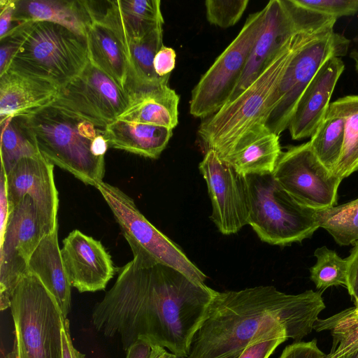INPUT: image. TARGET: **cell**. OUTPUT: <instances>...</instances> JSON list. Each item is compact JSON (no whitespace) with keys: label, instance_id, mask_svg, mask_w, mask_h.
I'll return each mask as SVG.
<instances>
[{"label":"cell","instance_id":"cell-32","mask_svg":"<svg viewBox=\"0 0 358 358\" xmlns=\"http://www.w3.org/2000/svg\"><path fill=\"white\" fill-rule=\"evenodd\" d=\"M317 262L310 268V279L321 292L332 286L348 283V259H342L334 250L326 246L317 248L314 252Z\"/></svg>","mask_w":358,"mask_h":358},{"label":"cell","instance_id":"cell-18","mask_svg":"<svg viewBox=\"0 0 358 358\" xmlns=\"http://www.w3.org/2000/svg\"><path fill=\"white\" fill-rule=\"evenodd\" d=\"M104 3L101 10L93 1L94 11L116 33L127 57L131 40L141 38L164 24L159 0H112Z\"/></svg>","mask_w":358,"mask_h":358},{"label":"cell","instance_id":"cell-14","mask_svg":"<svg viewBox=\"0 0 358 358\" xmlns=\"http://www.w3.org/2000/svg\"><path fill=\"white\" fill-rule=\"evenodd\" d=\"M199 169L206 180L212 203L210 219L224 235L239 231L248 224L249 197L245 176L207 149Z\"/></svg>","mask_w":358,"mask_h":358},{"label":"cell","instance_id":"cell-13","mask_svg":"<svg viewBox=\"0 0 358 358\" xmlns=\"http://www.w3.org/2000/svg\"><path fill=\"white\" fill-rule=\"evenodd\" d=\"M44 236L33 201L26 196L10 213L0 241V309L10 308L13 293L27 272L33 252Z\"/></svg>","mask_w":358,"mask_h":358},{"label":"cell","instance_id":"cell-33","mask_svg":"<svg viewBox=\"0 0 358 358\" xmlns=\"http://www.w3.org/2000/svg\"><path fill=\"white\" fill-rule=\"evenodd\" d=\"M248 3V0H207L205 1L207 20L221 28L234 26L241 18Z\"/></svg>","mask_w":358,"mask_h":358},{"label":"cell","instance_id":"cell-11","mask_svg":"<svg viewBox=\"0 0 358 358\" xmlns=\"http://www.w3.org/2000/svg\"><path fill=\"white\" fill-rule=\"evenodd\" d=\"M128 103L127 92L89 59L83 71L59 90L50 105L104 129Z\"/></svg>","mask_w":358,"mask_h":358},{"label":"cell","instance_id":"cell-41","mask_svg":"<svg viewBox=\"0 0 358 358\" xmlns=\"http://www.w3.org/2000/svg\"><path fill=\"white\" fill-rule=\"evenodd\" d=\"M13 13L14 0L0 1V38L20 24L13 22Z\"/></svg>","mask_w":358,"mask_h":358},{"label":"cell","instance_id":"cell-16","mask_svg":"<svg viewBox=\"0 0 358 358\" xmlns=\"http://www.w3.org/2000/svg\"><path fill=\"white\" fill-rule=\"evenodd\" d=\"M61 254L70 283L80 292L103 290L115 275L111 257L102 243L78 229L64 239Z\"/></svg>","mask_w":358,"mask_h":358},{"label":"cell","instance_id":"cell-34","mask_svg":"<svg viewBox=\"0 0 358 358\" xmlns=\"http://www.w3.org/2000/svg\"><path fill=\"white\" fill-rule=\"evenodd\" d=\"M301 6L338 19L358 13V0H296Z\"/></svg>","mask_w":358,"mask_h":358},{"label":"cell","instance_id":"cell-15","mask_svg":"<svg viewBox=\"0 0 358 358\" xmlns=\"http://www.w3.org/2000/svg\"><path fill=\"white\" fill-rule=\"evenodd\" d=\"M53 170L54 164L40 153L22 159L6 175L10 213L28 196L44 236L57 229L59 199Z\"/></svg>","mask_w":358,"mask_h":358},{"label":"cell","instance_id":"cell-4","mask_svg":"<svg viewBox=\"0 0 358 358\" xmlns=\"http://www.w3.org/2000/svg\"><path fill=\"white\" fill-rule=\"evenodd\" d=\"M27 117L44 157L86 185L103 181L104 158L93 154L92 144L103 131L52 105Z\"/></svg>","mask_w":358,"mask_h":358},{"label":"cell","instance_id":"cell-3","mask_svg":"<svg viewBox=\"0 0 358 358\" xmlns=\"http://www.w3.org/2000/svg\"><path fill=\"white\" fill-rule=\"evenodd\" d=\"M301 32L291 36L259 76L237 96L204 119L198 134L207 149L224 159L252 129L266 124L271 100L298 43Z\"/></svg>","mask_w":358,"mask_h":358},{"label":"cell","instance_id":"cell-29","mask_svg":"<svg viewBox=\"0 0 358 358\" xmlns=\"http://www.w3.org/2000/svg\"><path fill=\"white\" fill-rule=\"evenodd\" d=\"M317 332L329 331L333 337L330 352L324 358H338L358 348V309L342 310L325 319H318L313 326Z\"/></svg>","mask_w":358,"mask_h":358},{"label":"cell","instance_id":"cell-30","mask_svg":"<svg viewBox=\"0 0 358 358\" xmlns=\"http://www.w3.org/2000/svg\"><path fill=\"white\" fill-rule=\"evenodd\" d=\"M345 120L327 112L309 141L319 160L335 173L344 142Z\"/></svg>","mask_w":358,"mask_h":358},{"label":"cell","instance_id":"cell-39","mask_svg":"<svg viewBox=\"0 0 358 358\" xmlns=\"http://www.w3.org/2000/svg\"><path fill=\"white\" fill-rule=\"evenodd\" d=\"M348 261V283L346 288L349 294L356 299L358 297V241L347 257Z\"/></svg>","mask_w":358,"mask_h":358},{"label":"cell","instance_id":"cell-43","mask_svg":"<svg viewBox=\"0 0 358 358\" xmlns=\"http://www.w3.org/2000/svg\"><path fill=\"white\" fill-rule=\"evenodd\" d=\"M62 358H85V355L78 351L73 345L71 338L69 320H66L62 329Z\"/></svg>","mask_w":358,"mask_h":358},{"label":"cell","instance_id":"cell-19","mask_svg":"<svg viewBox=\"0 0 358 358\" xmlns=\"http://www.w3.org/2000/svg\"><path fill=\"white\" fill-rule=\"evenodd\" d=\"M59 88L47 81L10 70L0 76V124L28 116L52 103Z\"/></svg>","mask_w":358,"mask_h":358},{"label":"cell","instance_id":"cell-10","mask_svg":"<svg viewBox=\"0 0 358 358\" xmlns=\"http://www.w3.org/2000/svg\"><path fill=\"white\" fill-rule=\"evenodd\" d=\"M265 15V7L250 15L238 34L201 76L191 94L189 113L192 116L206 119L229 100L262 29Z\"/></svg>","mask_w":358,"mask_h":358},{"label":"cell","instance_id":"cell-45","mask_svg":"<svg viewBox=\"0 0 358 358\" xmlns=\"http://www.w3.org/2000/svg\"><path fill=\"white\" fill-rule=\"evenodd\" d=\"M354 41H355L357 45L350 52V57L355 61V70L358 73V38H355Z\"/></svg>","mask_w":358,"mask_h":358},{"label":"cell","instance_id":"cell-5","mask_svg":"<svg viewBox=\"0 0 358 358\" xmlns=\"http://www.w3.org/2000/svg\"><path fill=\"white\" fill-rule=\"evenodd\" d=\"M89 62L86 37L58 23L26 22L22 45L7 70L64 87Z\"/></svg>","mask_w":358,"mask_h":358},{"label":"cell","instance_id":"cell-6","mask_svg":"<svg viewBox=\"0 0 358 358\" xmlns=\"http://www.w3.org/2000/svg\"><path fill=\"white\" fill-rule=\"evenodd\" d=\"M10 308L15 338L13 350L6 358H62L66 319L36 275L27 271L22 276Z\"/></svg>","mask_w":358,"mask_h":358},{"label":"cell","instance_id":"cell-35","mask_svg":"<svg viewBox=\"0 0 358 358\" xmlns=\"http://www.w3.org/2000/svg\"><path fill=\"white\" fill-rule=\"evenodd\" d=\"M287 339L285 329H276L249 345L238 358H268Z\"/></svg>","mask_w":358,"mask_h":358},{"label":"cell","instance_id":"cell-2","mask_svg":"<svg viewBox=\"0 0 358 358\" xmlns=\"http://www.w3.org/2000/svg\"><path fill=\"white\" fill-rule=\"evenodd\" d=\"M326 306L322 292L289 294L273 286L214 290L185 358H238L258 338L278 329L295 342L313 330Z\"/></svg>","mask_w":358,"mask_h":358},{"label":"cell","instance_id":"cell-37","mask_svg":"<svg viewBox=\"0 0 358 358\" xmlns=\"http://www.w3.org/2000/svg\"><path fill=\"white\" fill-rule=\"evenodd\" d=\"M325 354L319 348L316 339L308 342H294L285 348L278 358H323Z\"/></svg>","mask_w":358,"mask_h":358},{"label":"cell","instance_id":"cell-25","mask_svg":"<svg viewBox=\"0 0 358 358\" xmlns=\"http://www.w3.org/2000/svg\"><path fill=\"white\" fill-rule=\"evenodd\" d=\"M110 148L157 159L168 145L173 129L150 124L116 120L103 129Z\"/></svg>","mask_w":358,"mask_h":358},{"label":"cell","instance_id":"cell-28","mask_svg":"<svg viewBox=\"0 0 358 358\" xmlns=\"http://www.w3.org/2000/svg\"><path fill=\"white\" fill-rule=\"evenodd\" d=\"M328 112L345 120L344 142L335 173L343 180L358 171V95H348L330 103Z\"/></svg>","mask_w":358,"mask_h":358},{"label":"cell","instance_id":"cell-23","mask_svg":"<svg viewBox=\"0 0 358 358\" xmlns=\"http://www.w3.org/2000/svg\"><path fill=\"white\" fill-rule=\"evenodd\" d=\"M27 271L41 281L56 300L64 318L68 319L72 286L64 266L57 229L42 238L30 257Z\"/></svg>","mask_w":358,"mask_h":358},{"label":"cell","instance_id":"cell-27","mask_svg":"<svg viewBox=\"0 0 358 358\" xmlns=\"http://www.w3.org/2000/svg\"><path fill=\"white\" fill-rule=\"evenodd\" d=\"M1 126V167L8 174L23 158L40 154L27 116L8 118Z\"/></svg>","mask_w":358,"mask_h":358},{"label":"cell","instance_id":"cell-22","mask_svg":"<svg viewBox=\"0 0 358 358\" xmlns=\"http://www.w3.org/2000/svg\"><path fill=\"white\" fill-rule=\"evenodd\" d=\"M282 153L279 136L266 124L244 136L223 159L243 176L271 174Z\"/></svg>","mask_w":358,"mask_h":358},{"label":"cell","instance_id":"cell-44","mask_svg":"<svg viewBox=\"0 0 358 358\" xmlns=\"http://www.w3.org/2000/svg\"><path fill=\"white\" fill-rule=\"evenodd\" d=\"M150 358H179L176 355L169 352L164 348L152 345V351Z\"/></svg>","mask_w":358,"mask_h":358},{"label":"cell","instance_id":"cell-8","mask_svg":"<svg viewBox=\"0 0 358 358\" xmlns=\"http://www.w3.org/2000/svg\"><path fill=\"white\" fill-rule=\"evenodd\" d=\"M350 41L333 27L301 32L271 103L266 127L280 135L288 129L296 106L321 66L333 57L345 56Z\"/></svg>","mask_w":358,"mask_h":358},{"label":"cell","instance_id":"cell-36","mask_svg":"<svg viewBox=\"0 0 358 358\" xmlns=\"http://www.w3.org/2000/svg\"><path fill=\"white\" fill-rule=\"evenodd\" d=\"M26 23H21L0 38V76L7 69L22 43Z\"/></svg>","mask_w":358,"mask_h":358},{"label":"cell","instance_id":"cell-7","mask_svg":"<svg viewBox=\"0 0 358 358\" xmlns=\"http://www.w3.org/2000/svg\"><path fill=\"white\" fill-rule=\"evenodd\" d=\"M248 197V224L261 241L288 245L310 238L318 229L316 210L294 199L271 174L245 176Z\"/></svg>","mask_w":358,"mask_h":358},{"label":"cell","instance_id":"cell-20","mask_svg":"<svg viewBox=\"0 0 358 358\" xmlns=\"http://www.w3.org/2000/svg\"><path fill=\"white\" fill-rule=\"evenodd\" d=\"M129 103L117 120L173 129L178 124L180 97L168 84L127 87Z\"/></svg>","mask_w":358,"mask_h":358},{"label":"cell","instance_id":"cell-17","mask_svg":"<svg viewBox=\"0 0 358 358\" xmlns=\"http://www.w3.org/2000/svg\"><path fill=\"white\" fill-rule=\"evenodd\" d=\"M345 65L341 57L329 59L301 94L291 118L289 131L293 140L311 137L324 119L336 85Z\"/></svg>","mask_w":358,"mask_h":358},{"label":"cell","instance_id":"cell-24","mask_svg":"<svg viewBox=\"0 0 358 358\" xmlns=\"http://www.w3.org/2000/svg\"><path fill=\"white\" fill-rule=\"evenodd\" d=\"M92 10V20L85 36L89 59L126 90L129 68L123 44L116 33L96 15L93 6Z\"/></svg>","mask_w":358,"mask_h":358},{"label":"cell","instance_id":"cell-21","mask_svg":"<svg viewBox=\"0 0 358 358\" xmlns=\"http://www.w3.org/2000/svg\"><path fill=\"white\" fill-rule=\"evenodd\" d=\"M93 10L87 0H14L13 22L48 21L86 36Z\"/></svg>","mask_w":358,"mask_h":358},{"label":"cell","instance_id":"cell-42","mask_svg":"<svg viewBox=\"0 0 358 358\" xmlns=\"http://www.w3.org/2000/svg\"><path fill=\"white\" fill-rule=\"evenodd\" d=\"M152 343L146 338H138L125 351V358H150Z\"/></svg>","mask_w":358,"mask_h":358},{"label":"cell","instance_id":"cell-26","mask_svg":"<svg viewBox=\"0 0 358 358\" xmlns=\"http://www.w3.org/2000/svg\"><path fill=\"white\" fill-rule=\"evenodd\" d=\"M163 45V25L130 41L128 50L129 81L127 87L168 84L170 76L159 77L153 65L155 57Z\"/></svg>","mask_w":358,"mask_h":358},{"label":"cell","instance_id":"cell-47","mask_svg":"<svg viewBox=\"0 0 358 358\" xmlns=\"http://www.w3.org/2000/svg\"><path fill=\"white\" fill-rule=\"evenodd\" d=\"M355 307L358 309V297L356 299H355Z\"/></svg>","mask_w":358,"mask_h":358},{"label":"cell","instance_id":"cell-1","mask_svg":"<svg viewBox=\"0 0 358 358\" xmlns=\"http://www.w3.org/2000/svg\"><path fill=\"white\" fill-rule=\"evenodd\" d=\"M213 292L173 267L133 257L94 306L92 324L106 337L118 335L125 351L143 338L185 358Z\"/></svg>","mask_w":358,"mask_h":358},{"label":"cell","instance_id":"cell-46","mask_svg":"<svg viewBox=\"0 0 358 358\" xmlns=\"http://www.w3.org/2000/svg\"><path fill=\"white\" fill-rule=\"evenodd\" d=\"M338 358H358V348L352 352L346 353Z\"/></svg>","mask_w":358,"mask_h":358},{"label":"cell","instance_id":"cell-31","mask_svg":"<svg viewBox=\"0 0 358 358\" xmlns=\"http://www.w3.org/2000/svg\"><path fill=\"white\" fill-rule=\"evenodd\" d=\"M319 227L324 229L340 245L358 241V199L316 210Z\"/></svg>","mask_w":358,"mask_h":358},{"label":"cell","instance_id":"cell-12","mask_svg":"<svg viewBox=\"0 0 358 358\" xmlns=\"http://www.w3.org/2000/svg\"><path fill=\"white\" fill-rule=\"evenodd\" d=\"M272 176L289 195L314 210L334 206L342 180L317 157L310 142L282 152Z\"/></svg>","mask_w":358,"mask_h":358},{"label":"cell","instance_id":"cell-40","mask_svg":"<svg viewBox=\"0 0 358 358\" xmlns=\"http://www.w3.org/2000/svg\"><path fill=\"white\" fill-rule=\"evenodd\" d=\"M10 215V206L8 197L7 178L2 167L0 172V241L7 225Z\"/></svg>","mask_w":358,"mask_h":358},{"label":"cell","instance_id":"cell-38","mask_svg":"<svg viewBox=\"0 0 358 358\" xmlns=\"http://www.w3.org/2000/svg\"><path fill=\"white\" fill-rule=\"evenodd\" d=\"M176 51L172 48L163 45L154 59L153 65L156 74L161 78L170 76L176 66Z\"/></svg>","mask_w":358,"mask_h":358},{"label":"cell","instance_id":"cell-9","mask_svg":"<svg viewBox=\"0 0 358 358\" xmlns=\"http://www.w3.org/2000/svg\"><path fill=\"white\" fill-rule=\"evenodd\" d=\"M95 187L110 207L134 257L142 266L163 264L180 271L198 283L205 284L206 275L176 243L144 217L130 196L103 181Z\"/></svg>","mask_w":358,"mask_h":358}]
</instances>
